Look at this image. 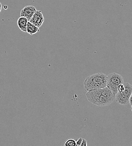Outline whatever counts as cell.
<instances>
[{
	"mask_svg": "<svg viewBox=\"0 0 132 146\" xmlns=\"http://www.w3.org/2000/svg\"><path fill=\"white\" fill-rule=\"evenodd\" d=\"M131 108H132V105L131 106Z\"/></svg>",
	"mask_w": 132,
	"mask_h": 146,
	"instance_id": "obj_15",
	"label": "cell"
},
{
	"mask_svg": "<svg viewBox=\"0 0 132 146\" xmlns=\"http://www.w3.org/2000/svg\"><path fill=\"white\" fill-rule=\"evenodd\" d=\"M44 17L41 11L36 10L29 21L40 28L44 23Z\"/></svg>",
	"mask_w": 132,
	"mask_h": 146,
	"instance_id": "obj_5",
	"label": "cell"
},
{
	"mask_svg": "<svg viewBox=\"0 0 132 146\" xmlns=\"http://www.w3.org/2000/svg\"><path fill=\"white\" fill-rule=\"evenodd\" d=\"M125 89L123 92H117L115 100L116 103L121 105H127L129 103V98L132 94V85L129 83H124Z\"/></svg>",
	"mask_w": 132,
	"mask_h": 146,
	"instance_id": "obj_3",
	"label": "cell"
},
{
	"mask_svg": "<svg viewBox=\"0 0 132 146\" xmlns=\"http://www.w3.org/2000/svg\"><path fill=\"white\" fill-rule=\"evenodd\" d=\"M64 146H76V141L74 139H69L65 141Z\"/></svg>",
	"mask_w": 132,
	"mask_h": 146,
	"instance_id": "obj_9",
	"label": "cell"
},
{
	"mask_svg": "<svg viewBox=\"0 0 132 146\" xmlns=\"http://www.w3.org/2000/svg\"><path fill=\"white\" fill-rule=\"evenodd\" d=\"M28 20L25 17H20L17 21V25L20 31L24 32H27V25Z\"/></svg>",
	"mask_w": 132,
	"mask_h": 146,
	"instance_id": "obj_7",
	"label": "cell"
},
{
	"mask_svg": "<svg viewBox=\"0 0 132 146\" xmlns=\"http://www.w3.org/2000/svg\"><path fill=\"white\" fill-rule=\"evenodd\" d=\"M82 138L80 137L79 138L77 141H76V146H81V142H82Z\"/></svg>",
	"mask_w": 132,
	"mask_h": 146,
	"instance_id": "obj_11",
	"label": "cell"
},
{
	"mask_svg": "<svg viewBox=\"0 0 132 146\" xmlns=\"http://www.w3.org/2000/svg\"><path fill=\"white\" fill-rule=\"evenodd\" d=\"M125 89V86H124V83H122L121 84H120L119 86H118V88H117V92H123Z\"/></svg>",
	"mask_w": 132,
	"mask_h": 146,
	"instance_id": "obj_10",
	"label": "cell"
},
{
	"mask_svg": "<svg viewBox=\"0 0 132 146\" xmlns=\"http://www.w3.org/2000/svg\"><path fill=\"white\" fill-rule=\"evenodd\" d=\"M122 83H124V79L120 74L112 73L107 75L106 87L112 91L115 96L117 92L118 86Z\"/></svg>",
	"mask_w": 132,
	"mask_h": 146,
	"instance_id": "obj_4",
	"label": "cell"
},
{
	"mask_svg": "<svg viewBox=\"0 0 132 146\" xmlns=\"http://www.w3.org/2000/svg\"><path fill=\"white\" fill-rule=\"evenodd\" d=\"M86 97L91 104L97 106L103 107L111 104L115 96L108 87H106L86 91Z\"/></svg>",
	"mask_w": 132,
	"mask_h": 146,
	"instance_id": "obj_1",
	"label": "cell"
},
{
	"mask_svg": "<svg viewBox=\"0 0 132 146\" xmlns=\"http://www.w3.org/2000/svg\"><path fill=\"white\" fill-rule=\"evenodd\" d=\"M107 75L102 73H98L91 75L85 79L84 87L86 91L103 88L106 87Z\"/></svg>",
	"mask_w": 132,
	"mask_h": 146,
	"instance_id": "obj_2",
	"label": "cell"
},
{
	"mask_svg": "<svg viewBox=\"0 0 132 146\" xmlns=\"http://www.w3.org/2000/svg\"><path fill=\"white\" fill-rule=\"evenodd\" d=\"M39 32V28L30 21H28L27 25V33L30 35H33Z\"/></svg>",
	"mask_w": 132,
	"mask_h": 146,
	"instance_id": "obj_8",
	"label": "cell"
},
{
	"mask_svg": "<svg viewBox=\"0 0 132 146\" xmlns=\"http://www.w3.org/2000/svg\"><path fill=\"white\" fill-rule=\"evenodd\" d=\"M130 105H131V106H132V94H131V97H130V98H129V103Z\"/></svg>",
	"mask_w": 132,
	"mask_h": 146,
	"instance_id": "obj_13",
	"label": "cell"
},
{
	"mask_svg": "<svg viewBox=\"0 0 132 146\" xmlns=\"http://www.w3.org/2000/svg\"><path fill=\"white\" fill-rule=\"evenodd\" d=\"M36 10V7L34 6H26L21 9L20 11V17H25L29 21Z\"/></svg>",
	"mask_w": 132,
	"mask_h": 146,
	"instance_id": "obj_6",
	"label": "cell"
},
{
	"mask_svg": "<svg viewBox=\"0 0 132 146\" xmlns=\"http://www.w3.org/2000/svg\"><path fill=\"white\" fill-rule=\"evenodd\" d=\"M81 146H87V141H86V140H85V139H82V141Z\"/></svg>",
	"mask_w": 132,
	"mask_h": 146,
	"instance_id": "obj_12",
	"label": "cell"
},
{
	"mask_svg": "<svg viewBox=\"0 0 132 146\" xmlns=\"http://www.w3.org/2000/svg\"><path fill=\"white\" fill-rule=\"evenodd\" d=\"M1 10H2V4H1V3L0 2V13H1Z\"/></svg>",
	"mask_w": 132,
	"mask_h": 146,
	"instance_id": "obj_14",
	"label": "cell"
}]
</instances>
